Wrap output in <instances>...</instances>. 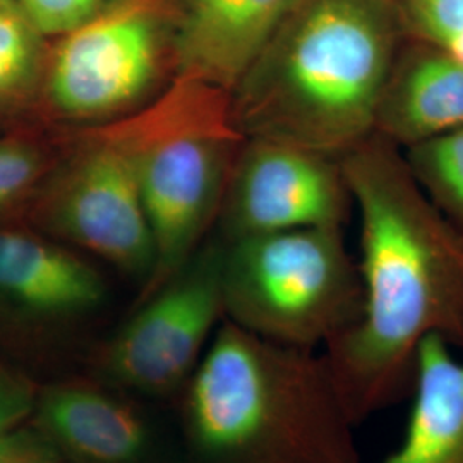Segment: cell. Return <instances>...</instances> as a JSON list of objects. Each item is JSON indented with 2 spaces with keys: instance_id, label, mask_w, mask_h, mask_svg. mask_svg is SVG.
<instances>
[{
  "instance_id": "6da1fadb",
  "label": "cell",
  "mask_w": 463,
  "mask_h": 463,
  "mask_svg": "<svg viewBox=\"0 0 463 463\" xmlns=\"http://www.w3.org/2000/svg\"><path fill=\"white\" fill-rule=\"evenodd\" d=\"M361 225L359 321L321 350L361 424L409 395L432 335L463 350V235L380 136L340 158Z\"/></svg>"
},
{
  "instance_id": "7a4b0ae2",
  "label": "cell",
  "mask_w": 463,
  "mask_h": 463,
  "mask_svg": "<svg viewBox=\"0 0 463 463\" xmlns=\"http://www.w3.org/2000/svg\"><path fill=\"white\" fill-rule=\"evenodd\" d=\"M403 38L395 0H296L231 93L239 133L342 158L374 136Z\"/></svg>"
},
{
  "instance_id": "3957f363",
  "label": "cell",
  "mask_w": 463,
  "mask_h": 463,
  "mask_svg": "<svg viewBox=\"0 0 463 463\" xmlns=\"http://www.w3.org/2000/svg\"><path fill=\"white\" fill-rule=\"evenodd\" d=\"M179 398L181 463H363L357 422L317 350L223 319Z\"/></svg>"
},
{
  "instance_id": "277c9868",
  "label": "cell",
  "mask_w": 463,
  "mask_h": 463,
  "mask_svg": "<svg viewBox=\"0 0 463 463\" xmlns=\"http://www.w3.org/2000/svg\"><path fill=\"white\" fill-rule=\"evenodd\" d=\"M118 120L133 146L155 248L141 298L201 248L220 215L244 136L233 122L231 93L185 76H175L156 99Z\"/></svg>"
},
{
  "instance_id": "5b68a950",
  "label": "cell",
  "mask_w": 463,
  "mask_h": 463,
  "mask_svg": "<svg viewBox=\"0 0 463 463\" xmlns=\"http://www.w3.org/2000/svg\"><path fill=\"white\" fill-rule=\"evenodd\" d=\"M223 316L285 347L317 350L363 313V280L344 227H311L223 241Z\"/></svg>"
},
{
  "instance_id": "8992f818",
  "label": "cell",
  "mask_w": 463,
  "mask_h": 463,
  "mask_svg": "<svg viewBox=\"0 0 463 463\" xmlns=\"http://www.w3.org/2000/svg\"><path fill=\"white\" fill-rule=\"evenodd\" d=\"M165 0H107L47 52L33 120L57 131L131 116L175 74Z\"/></svg>"
},
{
  "instance_id": "52a82bcc",
  "label": "cell",
  "mask_w": 463,
  "mask_h": 463,
  "mask_svg": "<svg viewBox=\"0 0 463 463\" xmlns=\"http://www.w3.org/2000/svg\"><path fill=\"white\" fill-rule=\"evenodd\" d=\"M62 151L24 223L146 287L155 248L120 120L62 131Z\"/></svg>"
},
{
  "instance_id": "ba28073f",
  "label": "cell",
  "mask_w": 463,
  "mask_h": 463,
  "mask_svg": "<svg viewBox=\"0 0 463 463\" xmlns=\"http://www.w3.org/2000/svg\"><path fill=\"white\" fill-rule=\"evenodd\" d=\"M109 304L110 285L88 256L26 223H0V344L49 380L83 371Z\"/></svg>"
},
{
  "instance_id": "9c48e42d",
  "label": "cell",
  "mask_w": 463,
  "mask_h": 463,
  "mask_svg": "<svg viewBox=\"0 0 463 463\" xmlns=\"http://www.w3.org/2000/svg\"><path fill=\"white\" fill-rule=\"evenodd\" d=\"M222 239L201 248L137 306L116 331L99 340L83 371L146 402L179 398L193 378L218 325Z\"/></svg>"
},
{
  "instance_id": "30bf717a",
  "label": "cell",
  "mask_w": 463,
  "mask_h": 463,
  "mask_svg": "<svg viewBox=\"0 0 463 463\" xmlns=\"http://www.w3.org/2000/svg\"><path fill=\"white\" fill-rule=\"evenodd\" d=\"M354 212L342 162L292 143L244 137L218 220L222 239L345 227Z\"/></svg>"
},
{
  "instance_id": "8fae6325",
  "label": "cell",
  "mask_w": 463,
  "mask_h": 463,
  "mask_svg": "<svg viewBox=\"0 0 463 463\" xmlns=\"http://www.w3.org/2000/svg\"><path fill=\"white\" fill-rule=\"evenodd\" d=\"M146 403L76 371L38 386L30 422L62 463H181Z\"/></svg>"
},
{
  "instance_id": "7c38bea8",
  "label": "cell",
  "mask_w": 463,
  "mask_h": 463,
  "mask_svg": "<svg viewBox=\"0 0 463 463\" xmlns=\"http://www.w3.org/2000/svg\"><path fill=\"white\" fill-rule=\"evenodd\" d=\"M296 0H183L175 21V76L232 93Z\"/></svg>"
},
{
  "instance_id": "4fadbf2b",
  "label": "cell",
  "mask_w": 463,
  "mask_h": 463,
  "mask_svg": "<svg viewBox=\"0 0 463 463\" xmlns=\"http://www.w3.org/2000/svg\"><path fill=\"white\" fill-rule=\"evenodd\" d=\"M463 126V59L403 38L376 110L374 134L409 149Z\"/></svg>"
},
{
  "instance_id": "5bb4252c",
  "label": "cell",
  "mask_w": 463,
  "mask_h": 463,
  "mask_svg": "<svg viewBox=\"0 0 463 463\" xmlns=\"http://www.w3.org/2000/svg\"><path fill=\"white\" fill-rule=\"evenodd\" d=\"M455 350L438 335L422 342L405 436L380 463H463V350Z\"/></svg>"
},
{
  "instance_id": "9a60e30c",
  "label": "cell",
  "mask_w": 463,
  "mask_h": 463,
  "mask_svg": "<svg viewBox=\"0 0 463 463\" xmlns=\"http://www.w3.org/2000/svg\"><path fill=\"white\" fill-rule=\"evenodd\" d=\"M62 145V131L33 118L0 129V223H24Z\"/></svg>"
},
{
  "instance_id": "2e32d148",
  "label": "cell",
  "mask_w": 463,
  "mask_h": 463,
  "mask_svg": "<svg viewBox=\"0 0 463 463\" xmlns=\"http://www.w3.org/2000/svg\"><path fill=\"white\" fill-rule=\"evenodd\" d=\"M47 38L17 4L0 5V129L33 118Z\"/></svg>"
},
{
  "instance_id": "e0dca14e",
  "label": "cell",
  "mask_w": 463,
  "mask_h": 463,
  "mask_svg": "<svg viewBox=\"0 0 463 463\" xmlns=\"http://www.w3.org/2000/svg\"><path fill=\"white\" fill-rule=\"evenodd\" d=\"M415 181L463 235V126L403 149Z\"/></svg>"
},
{
  "instance_id": "ac0fdd59",
  "label": "cell",
  "mask_w": 463,
  "mask_h": 463,
  "mask_svg": "<svg viewBox=\"0 0 463 463\" xmlns=\"http://www.w3.org/2000/svg\"><path fill=\"white\" fill-rule=\"evenodd\" d=\"M403 36L463 59V0H395Z\"/></svg>"
},
{
  "instance_id": "d6986e66",
  "label": "cell",
  "mask_w": 463,
  "mask_h": 463,
  "mask_svg": "<svg viewBox=\"0 0 463 463\" xmlns=\"http://www.w3.org/2000/svg\"><path fill=\"white\" fill-rule=\"evenodd\" d=\"M107 0H16L45 38H57L93 16Z\"/></svg>"
},
{
  "instance_id": "ffe728a7",
  "label": "cell",
  "mask_w": 463,
  "mask_h": 463,
  "mask_svg": "<svg viewBox=\"0 0 463 463\" xmlns=\"http://www.w3.org/2000/svg\"><path fill=\"white\" fill-rule=\"evenodd\" d=\"M38 383L23 369L0 363V436L30 422Z\"/></svg>"
},
{
  "instance_id": "44dd1931",
  "label": "cell",
  "mask_w": 463,
  "mask_h": 463,
  "mask_svg": "<svg viewBox=\"0 0 463 463\" xmlns=\"http://www.w3.org/2000/svg\"><path fill=\"white\" fill-rule=\"evenodd\" d=\"M0 463H62L32 422L0 436Z\"/></svg>"
},
{
  "instance_id": "7402d4cb",
  "label": "cell",
  "mask_w": 463,
  "mask_h": 463,
  "mask_svg": "<svg viewBox=\"0 0 463 463\" xmlns=\"http://www.w3.org/2000/svg\"><path fill=\"white\" fill-rule=\"evenodd\" d=\"M7 4H16V0H0V5H7Z\"/></svg>"
}]
</instances>
